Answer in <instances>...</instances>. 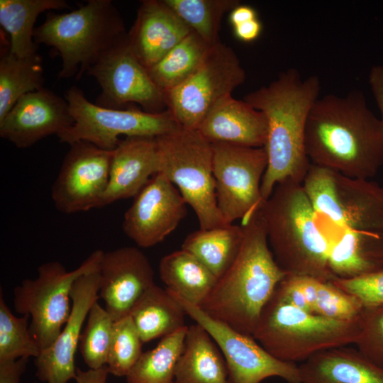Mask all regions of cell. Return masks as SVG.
I'll list each match as a JSON object with an SVG mask.
<instances>
[{"instance_id":"6da1fadb","label":"cell","mask_w":383,"mask_h":383,"mask_svg":"<svg viewBox=\"0 0 383 383\" xmlns=\"http://www.w3.org/2000/svg\"><path fill=\"white\" fill-rule=\"evenodd\" d=\"M305 149L311 164L369 179L383 165V128L360 91L327 94L309 113Z\"/></svg>"},{"instance_id":"7a4b0ae2","label":"cell","mask_w":383,"mask_h":383,"mask_svg":"<svg viewBox=\"0 0 383 383\" xmlns=\"http://www.w3.org/2000/svg\"><path fill=\"white\" fill-rule=\"evenodd\" d=\"M319 91L318 77L303 79L298 70L290 68L244 97L267 121L263 148L267 165L261 184L263 201L278 183L286 179L303 182L311 164L305 149L306 123Z\"/></svg>"},{"instance_id":"3957f363","label":"cell","mask_w":383,"mask_h":383,"mask_svg":"<svg viewBox=\"0 0 383 383\" xmlns=\"http://www.w3.org/2000/svg\"><path fill=\"white\" fill-rule=\"evenodd\" d=\"M242 226L244 238L237 257L199 307L252 336L263 308L287 273L274 260L259 210Z\"/></svg>"},{"instance_id":"277c9868","label":"cell","mask_w":383,"mask_h":383,"mask_svg":"<svg viewBox=\"0 0 383 383\" xmlns=\"http://www.w3.org/2000/svg\"><path fill=\"white\" fill-rule=\"evenodd\" d=\"M259 211L269 246L282 270L323 282L336 278L328 267L332 238L319 228L301 183L292 179L278 183Z\"/></svg>"},{"instance_id":"5b68a950","label":"cell","mask_w":383,"mask_h":383,"mask_svg":"<svg viewBox=\"0 0 383 383\" xmlns=\"http://www.w3.org/2000/svg\"><path fill=\"white\" fill-rule=\"evenodd\" d=\"M128 32L111 0H89L68 13H46L34 31L35 43L51 47L61 57L60 79L82 77Z\"/></svg>"},{"instance_id":"8992f818","label":"cell","mask_w":383,"mask_h":383,"mask_svg":"<svg viewBox=\"0 0 383 383\" xmlns=\"http://www.w3.org/2000/svg\"><path fill=\"white\" fill-rule=\"evenodd\" d=\"M360 333V318H326L288 304L273 294L252 337L274 357L296 364L323 350L355 345Z\"/></svg>"},{"instance_id":"52a82bcc","label":"cell","mask_w":383,"mask_h":383,"mask_svg":"<svg viewBox=\"0 0 383 383\" xmlns=\"http://www.w3.org/2000/svg\"><path fill=\"white\" fill-rule=\"evenodd\" d=\"M158 172L179 191L201 229L227 224L217 206L211 143L198 130L179 127L156 138Z\"/></svg>"},{"instance_id":"ba28073f","label":"cell","mask_w":383,"mask_h":383,"mask_svg":"<svg viewBox=\"0 0 383 383\" xmlns=\"http://www.w3.org/2000/svg\"><path fill=\"white\" fill-rule=\"evenodd\" d=\"M103 252L94 250L72 271L58 261L45 262L38 267L37 277L26 279L14 288L15 311L30 316V332L41 351L55 343L70 316L74 282L99 267Z\"/></svg>"},{"instance_id":"9c48e42d","label":"cell","mask_w":383,"mask_h":383,"mask_svg":"<svg viewBox=\"0 0 383 383\" xmlns=\"http://www.w3.org/2000/svg\"><path fill=\"white\" fill-rule=\"evenodd\" d=\"M65 99L74 123L57 136L60 142L69 145L85 141L113 150L121 135L157 138L180 127L167 110L149 113L135 109L103 107L89 101L82 90L75 86L67 90Z\"/></svg>"},{"instance_id":"30bf717a","label":"cell","mask_w":383,"mask_h":383,"mask_svg":"<svg viewBox=\"0 0 383 383\" xmlns=\"http://www.w3.org/2000/svg\"><path fill=\"white\" fill-rule=\"evenodd\" d=\"M245 72L233 50L218 41L195 71L165 93L167 110L178 125L197 130L213 107L242 84Z\"/></svg>"},{"instance_id":"8fae6325","label":"cell","mask_w":383,"mask_h":383,"mask_svg":"<svg viewBox=\"0 0 383 383\" xmlns=\"http://www.w3.org/2000/svg\"><path fill=\"white\" fill-rule=\"evenodd\" d=\"M217 206L226 223L245 224L264 202L261 184L267 160L264 148L211 143Z\"/></svg>"},{"instance_id":"7c38bea8","label":"cell","mask_w":383,"mask_h":383,"mask_svg":"<svg viewBox=\"0 0 383 383\" xmlns=\"http://www.w3.org/2000/svg\"><path fill=\"white\" fill-rule=\"evenodd\" d=\"M170 293L179 302L187 316L202 326L216 342L226 360L231 383H261L272 377L288 383H301L296 364L274 357L252 335L233 329L198 306Z\"/></svg>"},{"instance_id":"4fadbf2b","label":"cell","mask_w":383,"mask_h":383,"mask_svg":"<svg viewBox=\"0 0 383 383\" xmlns=\"http://www.w3.org/2000/svg\"><path fill=\"white\" fill-rule=\"evenodd\" d=\"M86 73L101 87L95 103L99 106L125 109L128 104H137L149 113L167 110L165 91L132 51L127 36L106 52Z\"/></svg>"},{"instance_id":"5bb4252c","label":"cell","mask_w":383,"mask_h":383,"mask_svg":"<svg viewBox=\"0 0 383 383\" xmlns=\"http://www.w3.org/2000/svg\"><path fill=\"white\" fill-rule=\"evenodd\" d=\"M70 145L52 187L53 204L66 214L99 208L109 184L113 150L85 141Z\"/></svg>"},{"instance_id":"9a60e30c","label":"cell","mask_w":383,"mask_h":383,"mask_svg":"<svg viewBox=\"0 0 383 383\" xmlns=\"http://www.w3.org/2000/svg\"><path fill=\"white\" fill-rule=\"evenodd\" d=\"M178 189L162 173L153 175L134 197L122 223L124 233L140 248L163 241L187 213Z\"/></svg>"},{"instance_id":"2e32d148","label":"cell","mask_w":383,"mask_h":383,"mask_svg":"<svg viewBox=\"0 0 383 383\" xmlns=\"http://www.w3.org/2000/svg\"><path fill=\"white\" fill-rule=\"evenodd\" d=\"M99 267L74 282L70 316L55 343L35 359V375L43 383H68L76 376L75 354L82 326L90 309L99 299Z\"/></svg>"},{"instance_id":"e0dca14e","label":"cell","mask_w":383,"mask_h":383,"mask_svg":"<svg viewBox=\"0 0 383 383\" xmlns=\"http://www.w3.org/2000/svg\"><path fill=\"white\" fill-rule=\"evenodd\" d=\"M99 273V298L114 321L129 316L142 295L155 284L151 264L135 247L104 252Z\"/></svg>"},{"instance_id":"ac0fdd59","label":"cell","mask_w":383,"mask_h":383,"mask_svg":"<svg viewBox=\"0 0 383 383\" xmlns=\"http://www.w3.org/2000/svg\"><path fill=\"white\" fill-rule=\"evenodd\" d=\"M73 123L67 100L43 87L17 101L0 121V136L18 148H27Z\"/></svg>"},{"instance_id":"d6986e66","label":"cell","mask_w":383,"mask_h":383,"mask_svg":"<svg viewBox=\"0 0 383 383\" xmlns=\"http://www.w3.org/2000/svg\"><path fill=\"white\" fill-rule=\"evenodd\" d=\"M191 32L164 0H144L127 40L139 61L148 69Z\"/></svg>"},{"instance_id":"ffe728a7","label":"cell","mask_w":383,"mask_h":383,"mask_svg":"<svg viewBox=\"0 0 383 383\" xmlns=\"http://www.w3.org/2000/svg\"><path fill=\"white\" fill-rule=\"evenodd\" d=\"M158 172L156 138L126 137L113 150L109 184L99 208L135 197Z\"/></svg>"},{"instance_id":"44dd1931","label":"cell","mask_w":383,"mask_h":383,"mask_svg":"<svg viewBox=\"0 0 383 383\" xmlns=\"http://www.w3.org/2000/svg\"><path fill=\"white\" fill-rule=\"evenodd\" d=\"M197 130L211 143L262 148L267 126L262 111L228 95L213 107Z\"/></svg>"},{"instance_id":"7402d4cb","label":"cell","mask_w":383,"mask_h":383,"mask_svg":"<svg viewBox=\"0 0 383 383\" xmlns=\"http://www.w3.org/2000/svg\"><path fill=\"white\" fill-rule=\"evenodd\" d=\"M299 372L301 383H383V368L348 346L316 353L301 363Z\"/></svg>"},{"instance_id":"603a6c76","label":"cell","mask_w":383,"mask_h":383,"mask_svg":"<svg viewBox=\"0 0 383 383\" xmlns=\"http://www.w3.org/2000/svg\"><path fill=\"white\" fill-rule=\"evenodd\" d=\"M328 267L340 279L362 277L383 270V233L344 230L331 240Z\"/></svg>"},{"instance_id":"cb8c5ba5","label":"cell","mask_w":383,"mask_h":383,"mask_svg":"<svg viewBox=\"0 0 383 383\" xmlns=\"http://www.w3.org/2000/svg\"><path fill=\"white\" fill-rule=\"evenodd\" d=\"M174 383H231L222 353L209 333L196 323L187 328Z\"/></svg>"},{"instance_id":"d4e9b609","label":"cell","mask_w":383,"mask_h":383,"mask_svg":"<svg viewBox=\"0 0 383 383\" xmlns=\"http://www.w3.org/2000/svg\"><path fill=\"white\" fill-rule=\"evenodd\" d=\"M344 228L383 233V187L335 172Z\"/></svg>"},{"instance_id":"484cf974","label":"cell","mask_w":383,"mask_h":383,"mask_svg":"<svg viewBox=\"0 0 383 383\" xmlns=\"http://www.w3.org/2000/svg\"><path fill=\"white\" fill-rule=\"evenodd\" d=\"M185 315L170 292L155 284L142 295L130 313L143 343L186 327Z\"/></svg>"},{"instance_id":"4316f807","label":"cell","mask_w":383,"mask_h":383,"mask_svg":"<svg viewBox=\"0 0 383 383\" xmlns=\"http://www.w3.org/2000/svg\"><path fill=\"white\" fill-rule=\"evenodd\" d=\"M159 273L168 291L198 306L206 299L217 281L201 261L182 248L160 260Z\"/></svg>"},{"instance_id":"83f0119b","label":"cell","mask_w":383,"mask_h":383,"mask_svg":"<svg viewBox=\"0 0 383 383\" xmlns=\"http://www.w3.org/2000/svg\"><path fill=\"white\" fill-rule=\"evenodd\" d=\"M243 238L242 225L227 223L191 233L184 239L182 249L195 256L218 279L235 260Z\"/></svg>"},{"instance_id":"f1b7e54d","label":"cell","mask_w":383,"mask_h":383,"mask_svg":"<svg viewBox=\"0 0 383 383\" xmlns=\"http://www.w3.org/2000/svg\"><path fill=\"white\" fill-rule=\"evenodd\" d=\"M68 8L65 0H0V25L10 37V52L26 57L37 53L35 23L45 11Z\"/></svg>"},{"instance_id":"f546056e","label":"cell","mask_w":383,"mask_h":383,"mask_svg":"<svg viewBox=\"0 0 383 383\" xmlns=\"http://www.w3.org/2000/svg\"><path fill=\"white\" fill-rule=\"evenodd\" d=\"M44 71L38 53L20 57L9 47L0 58V121L17 101L28 93L43 88Z\"/></svg>"},{"instance_id":"4dcf8cb0","label":"cell","mask_w":383,"mask_h":383,"mask_svg":"<svg viewBox=\"0 0 383 383\" xmlns=\"http://www.w3.org/2000/svg\"><path fill=\"white\" fill-rule=\"evenodd\" d=\"M211 46L192 31L148 68V72L154 82L166 91L186 80L198 67Z\"/></svg>"},{"instance_id":"1f68e13d","label":"cell","mask_w":383,"mask_h":383,"mask_svg":"<svg viewBox=\"0 0 383 383\" xmlns=\"http://www.w3.org/2000/svg\"><path fill=\"white\" fill-rule=\"evenodd\" d=\"M188 326L161 338L155 348L143 352L126 375L127 383H174L176 366Z\"/></svg>"},{"instance_id":"d6a6232c","label":"cell","mask_w":383,"mask_h":383,"mask_svg":"<svg viewBox=\"0 0 383 383\" xmlns=\"http://www.w3.org/2000/svg\"><path fill=\"white\" fill-rule=\"evenodd\" d=\"M294 277L304 293L311 313L340 321L360 318L365 309L363 305L332 282H323L307 276Z\"/></svg>"},{"instance_id":"836d02e7","label":"cell","mask_w":383,"mask_h":383,"mask_svg":"<svg viewBox=\"0 0 383 383\" xmlns=\"http://www.w3.org/2000/svg\"><path fill=\"white\" fill-rule=\"evenodd\" d=\"M174 12L210 45L219 40L224 14L240 4L237 0H164Z\"/></svg>"},{"instance_id":"e575fe53","label":"cell","mask_w":383,"mask_h":383,"mask_svg":"<svg viewBox=\"0 0 383 383\" xmlns=\"http://www.w3.org/2000/svg\"><path fill=\"white\" fill-rule=\"evenodd\" d=\"M28 315L17 317L6 305L0 292V362L21 357H38L41 349L32 336Z\"/></svg>"},{"instance_id":"d590c367","label":"cell","mask_w":383,"mask_h":383,"mask_svg":"<svg viewBox=\"0 0 383 383\" xmlns=\"http://www.w3.org/2000/svg\"><path fill=\"white\" fill-rule=\"evenodd\" d=\"M114 322L110 313L98 301L94 304L79 343L81 355L89 369H99L106 365Z\"/></svg>"},{"instance_id":"8d00e7d4","label":"cell","mask_w":383,"mask_h":383,"mask_svg":"<svg viewBox=\"0 0 383 383\" xmlns=\"http://www.w3.org/2000/svg\"><path fill=\"white\" fill-rule=\"evenodd\" d=\"M301 186L316 215L328 218L343 229L344 222L336 193L335 171L311 163Z\"/></svg>"},{"instance_id":"74e56055","label":"cell","mask_w":383,"mask_h":383,"mask_svg":"<svg viewBox=\"0 0 383 383\" xmlns=\"http://www.w3.org/2000/svg\"><path fill=\"white\" fill-rule=\"evenodd\" d=\"M143 343L130 315L115 321L106 363L109 374L126 377L143 353Z\"/></svg>"},{"instance_id":"f35d334b","label":"cell","mask_w":383,"mask_h":383,"mask_svg":"<svg viewBox=\"0 0 383 383\" xmlns=\"http://www.w3.org/2000/svg\"><path fill=\"white\" fill-rule=\"evenodd\" d=\"M355 345L365 358L383 368V304L365 307Z\"/></svg>"},{"instance_id":"ab89813d","label":"cell","mask_w":383,"mask_h":383,"mask_svg":"<svg viewBox=\"0 0 383 383\" xmlns=\"http://www.w3.org/2000/svg\"><path fill=\"white\" fill-rule=\"evenodd\" d=\"M331 282L357 299L364 307L383 304V270L352 279L336 277Z\"/></svg>"},{"instance_id":"60d3db41","label":"cell","mask_w":383,"mask_h":383,"mask_svg":"<svg viewBox=\"0 0 383 383\" xmlns=\"http://www.w3.org/2000/svg\"><path fill=\"white\" fill-rule=\"evenodd\" d=\"M28 357L0 362V383H20L27 368Z\"/></svg>"},{"instance_id":"b9f144b4","label":"cell","mask_w":383,"mask_h":383,"mask_svg":"<svg viewBox=\"0 0 383 383\" xmlns=\"http://www.w3.org/2000/svg\"><path fill=\"white\" fill-rule=\"evenodd\" d=\"M369 83L381 113L383 128V65L372 67L369 74Z\"/></svg>"},{"instance_id":"7bdbcfd3","label":"cell","mask_w":383,"mask_h":383,"mask_svg":"<svg viewBox=\"0 0 383 383\" xmlns=\"http://www.w3.org/2000/svg\"><path fill=\"white\" fill-rule=\"evenodd\" d=\"M262 30V25L258 18L233 26L235 37L245 43L255 40L260 35Z\"/></svg>"},{"instance_id":"ee69618b","label":"cell","mask_w":383,"mask_h":383,"mask_svg":"<svg viewBox=\"0 0 383 383\" xmlns=\"http://www.w3.org/2000/svg\"><path fill=\"white\" fill-rule=\"evenodd\" d=\"M109 374L106 365L99 369L87 370L77 367L74 380L76 383H106Z\"/></svg>"},{"instance_id":"f6af8a7d","label":"cell","mask_w":383,"mask_h":383,"mask_svg":"<svg viewBox=\"0 0 383 383\" xmlns=\"http://www.w3.org/2000/svg\"><path fill=\"white\" fill-rule=\"evenodd\" d=\"M256 18H257L256 10L248 5H238L230 12L229 15V21L233 27Z\"/></svg>"},{"instance_id":"bcb514c9","label":"cell","mask_w":383,"mask_h":383,"mask_svg":"<svg viewBox=\"0 0 383 383\" xmlns=\"http://www.w3.org/2000/svg\"><path fill=\"white\" fill-rule=\"evenodd\" d=\"M33 383H38V382H33Z\"/></svg>"}]
</instances>
